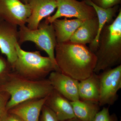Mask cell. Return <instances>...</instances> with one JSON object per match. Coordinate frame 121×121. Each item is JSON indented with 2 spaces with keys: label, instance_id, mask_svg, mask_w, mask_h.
Instances as JSON below:
<instances>
[{
  "label": "cell",
  "instance_id": "17",
  "mask_svg": "<svg viewBox=\"0 0 121 121\" xmlns=\"http://www.w3.org/2000/svg\"><path fill=\"white\" fill-rule=\"evenodd\" d=\"M87 4L93 7L95 11L98 21V30L97 35L94 40L89 44V47L91 51L95 53L97 48L100 34L104 26L110 24L113 21L117 13V8L115 6L109 8L104 9L96 5L91 0H85Z\"/></svg>",
  "mask_w": 121,
  "mask_h": 121
},
{
  "label": "cell",
  "instance_id": "22",
  "mask_svg": "<svg viewBox=\"0 0 121 121\" xmlns=\"http://www.w3.org/2000/svg\"><path fill=\"white\" fill-rule=\"evenodd\" d=\"M39 121H60L51 109L44 105L41 110Z\"/></svg>",
  "mask_w": 121,
  "mask_h": 121
},
{
  "label": "cell",
  "instance_id": "20",
  "mask_svg": "<svg viewBox=\"0 0 121 121\" xmlns=\"http://www.w3.org/2000/svg\"><path fill=\"white\" fill-rule=\"evenodd\" d=\"M10 98L8 93L0 88V121H4L8 111L7 105Z\"/></svg>",
  "mask_w": 121,
  "mask_h": 121
},
{
  "label": "cell",
  "instance_id": "2",
  "mask_svg": "<svg viewBox=\"0 0 121 121\" xmlns=\"http://www.w3.org/2000/svg\"><path fill=\"white\" fill-rule=\"evenodd\" d=\"M95 54L97 57L95 73L121 65V9L112 22L104 26Z\"/></svg>",
  "mask_w": 121,
  "mask_h": 121
},
{
  "label": "cell",
  "instance_id": "24",
  "mask_svg": "<svg viewBox=\"0 0 121 121\" xmlns=\"http://www.w3.org/2000/svg\"><path fill=\"white\" fill-rule=\"evenodd\" d=\"M4 121H23L16 115L8 112Z\"/></svg>",
  "mask_w": 121,
  "mask_h": 121
},
{
  "label": "cell",
  "instance_id": "19",
  "mask_svg": "<svg viewBox=\"0 0 121 121\" xmlns=\"http://www.w3.org/2000/svg\"><path fill=\"white\" fill-rule=\"evenodd\" d=\"M12 71V65L7 59L0 56V87L6 82Z\"/></svg>",
  "mask_w": 121,
  "mask_h": 121
},
{
  "label": "cell",
  "instance_id": "15",
  "mask_svg": "<svg viewBox=\"0 0 121 121\" xmlns=\"http://www.w3.org/2000/svg\"><path fill=\"white\" fill-rule=\"evenodd\" d=\"M85 20L75 19H57L52 23L54 27L57 43L70 41L76 30Z\"/></svg>",
  "mask_w": 121,
  "mask_h": 121
},
{
  "label": "cell",
  "instance_id": "18",
  "mask_svg": "<svg viewBox=\"0 0 121 121\" xmlns=\"http://www.w3.org/2000/svg\"><path fill=\"white\" fill-rule=\"evenodd\" d=\"M76 117L82 121H92L100 109L97 103L78 99L71 102Z\"/></svg>",
  "mask_w": 121,
  "mask_h": 121
},
{
  "label": "cell",
  "instance_id": "5",
  "mask_svg": "<svg viewBox=\"0 0 121 121\" xmlns=\"http://www.w3.org/2000/svg\"><path fill=\"white\" fill-rule=\"evenodd\" d=\"M19 37L20 45L27 41L32 42L39 49L45 52L48 56L56 63L55 49L57 42L52 24L43 21L36 29H30L26 25L20 26Z\"/></svg>",
  "mask_w": 121,
  "mask_h": 121
},
{
  "label": "cell",
  "instance_id": "3",
  "mask_svg": "<svg viewBox=\"0 0 121 121\" xmlns=\"http://www.w3.org/2000/svg\"><path fill=\"white\" fill-rule=\"evenodd\" d=\"M0 88L10 95L7 105L8 111L23 102L46 97L54 90L48 79L30 80L13 71Z\"/></svg>",
  "mask_w": 121,
  "mask_h": 121
},
{
  "label": "cell",
  "instance_id": "13",
  "mask_svg": "<svg viewBox=\"0 0 121 121\" xmlns=\"http://www.w3.org/2000/svg\"><path fill=\"white\" fill-rule=\"evenodd\" d=\"M47 97L28 100L15 106L8 111L23 121H39Z\"/></svg>",
  "mask_w": 121,
  "mask_h": 121
},
{
  "label": "cell",
  "instance_id": "4",
  "mask_svg": "<svg viewBox=\"0 0 121 121\" xmlns=\"http://www.w3.org/2000/svg\"><path fill=\"white\" fill-rule=\"evenodd\" d=\"M16 48L17 59L12 69L17 74L30 80H40L52 71H59L56 64L48 56L41 55L39 52L25 51L18 43Z\"/></svg>",
  "mask_w": 121,
  "mask_h": 121
},
{
  "label": "cell",
  "instance_id": "27",
  "mask_svg": "<svg viewBox=\"0 0 121 121\" xmlns=\"http://www.w3.org/2000/svg\"></svg>",
  "mask_w": 121,
  "mask_h": 121
},
{
  "label": "cell",
  "instance_id": "8",
  "mask_svg": "<svg viewBox=\"0 0 121 121\" xmlns=\"http://www.w3.org/2000/svg\"><path fill=\"white\" fill-rule=\"evenodd\" d=\"M30 13L29 4L20 0H0V20L20 27L26 25Z\"/></svg>",
  "mask_w": 121,
  "mask_h": 121
},
{
  "label": "cell",
  "instance_id": "1",
  "mask_svg": "<svg viewBox=\"0 0 121 121\" xmlns=\"http://www.w3.org/2000/svg\"><path fill=\"white\" fill-rule=\"evenodd\" d=\"M55 59L59 71L79 81L94 72L97 57L86 45L70 41L57 43Z\"/></svg>",
  "mask_w": 121,
  "mask_h": 121
},
{
  "label": "cell",
  "instance_id": "6",
  "mask_svg": "<svg viewBox=\"0 0 121 121\" xmlns=\"http://www.w3.org/2000/svg\"><path fill=\"white\" fill-rule=\"evenodd\" d=\"M57 10L52 16L45 19L44 20L52 23L54 20L60 17L74 18L83 20L96 17L94 8L85 1L77 0H56Z\"/></svg>",
  "mask_w": 121,
  "mask_h": 121
},
{
  "label": "cell",
  "instance_id": "7",
  "mask_svg": "<svg viewBox=\"0 0 121 121\" xmlns=\"http://www.w3.org/2000/svg\"><path fill=\"white\" fill-rule=\"evenodd\" d=\"M100 106L112 105L117 100V92L121 88V65L105 70L99 75Z\"/></svg>",
  "mask_w": 121,
  "mask_h": 121
},
{
  "label": "cell",
  "instance_id": "10",
  "mask_svg": "<svg viewBox=\"0 0 121 121\" xmlns=\"http://www.w3.org/2000/svg\"><path fill=\"white\" fill-rule=\"evenodd\" d=\"M48 79L54 90L70 101L79 99L78 80L59 71L51 72Z\"/></svg>",
  "mask_w": 121,
  "mask_h": 121
},
{
  "label": "cell",
  "instance_id": "21",
  "mask_svg": "<svg viewBox=\"0 0 121 121\" xmlns=\"http://www.w3.org/2000/svg\"><path fill=\"white\" fill-rule=\"evenodd\" d=\"M92 121H118V119L115 114H110L108 107H104L97 113Z\"/></svg>",
  "mask_w": 121,
  "mask_h": 121
},
{
  "label": "cell",
  "instance_id": "25",
  "mask_svg": "<svg viewBox=\"0 0 121 121\" xmlns=\"http://www.w3.org/2000/svg\"><path fill=\"white\" fill-rule=\"evenodd\" d=\"M62 121H82L78 119L77 118L75 117L73 118H70V119H67V120H64Z\"/></svg>",
  "mask_w": 121,
  "mask_h": 121
},
{
  "label": "cell",
  "instance_id": "16",
  "mask_svg": "<svg viewBox=\"0 0 121 121\" xmlns=\"http://www.w3.org/2000/svg\"><path fill=\"white\" fill-rule=\"evenodd\" d=\"M98 21L97 17L86 20L75 32L70 41L86 45L94 40L97 35Z\"/></svg>",
  "mask_w": 121,
  "mask_h": 121
},
{
  "label": "cell",
  "instance_id": "12",
  "mask_svg": "<svg viewBox=\"0 0 121 121\" xmlns=\"http://www.w3.org/2000/svg\"><path fill=\"white\" fill-rule=\"evenodd\" d=\"M44 105L53 111L60 121L75 117L71 101L54 89L47 97Z\"/></svg>",
  "mask_w": 121,
  "mask_h": 121
},
{
  "label": "cell",
  "instance_id": "26",
  "mask_svg": "<svg viewBox=\"0 0 121 121\" xmlns=\"http://www.w3.org/2000/svg\"><path fill=\"white\" fill-rule=\"evenodd\" d=\"M20 0L21 1H22V2L24 3V4H27L30 0Z\"/></svg>",
  "mask_w": 121,
  "mask_h": 121
},
{
  "label": "cell",
  "instance_id": "9",
  "mask_svg": "<svg viewBox=\"0 0 121 121\" xmlns=\"http://www.w3.org/2000/svg\"><path fill=\"white\" fill-rule=\"evenodd\" d=\"M17 25L0 20V52L13 66L17 59L16 45L19 41V30Z\"/></svg>",
  "mask_w": 121,
  "mask_h": 121
},
{
  "label": "cell",
  "instance_id": "11",
  "mask_svg": "<svg viewBox=\"0 0 121 121\" xmlns=\"http://www.w3.org/2000/svg\"><path fill=\"white\" fill-rule=\"evenodd\" d=\"M28 4L31 13L26 24L31 29H37L43 20L51 16L57 7L56 0H30Z\"/></svg>",
  "mask_w": 121,
  "mask_h": 121
},
{
  "label": "cell",
  "instance_id": "14",
  "mask_svg": "<svg viewBox=\"0 0 121 121\" xmlns=\"http://www.w3.org/2000/svg\"><path fill=\"white\" fill-rule=\"evenodd\" d=\"M99 91V76L97 74L94 72L89 77L79 81L78 94L80 100L98 103Z\"/></svg>",
  "mask_w": 121,
  "mask_h": 121
},
{
  "label": "cell",
  "instance_id": "23",
  "mask_svg": "<svg viewBox=\"0 0 121 121\" xmlns=\"http://www.w3.org/2000/svg\"><path fill=\"white\" fill-rule=\"evenodd\" d=\"M96 5L104 9L114 7L119 4L121 0H91Z\"/></svg>",
  "mask_w": 121,
  "mask_h": 121
}]
</instances>
